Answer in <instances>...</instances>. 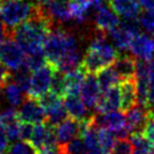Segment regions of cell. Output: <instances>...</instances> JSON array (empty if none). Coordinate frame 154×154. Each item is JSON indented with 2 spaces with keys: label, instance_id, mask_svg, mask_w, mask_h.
Instances as JSON below:
<instances>
[{
  "label": "cell",
  "instance_id": "cell-31",
  "mask_svg": "<svg viewBox=\"0 0 154 154\" xmlns=\"http://www.w3.org/2000/svg\"><path fill=\"white\" fill-rule=\"evenodd\" d=\"M149 107H154V59L151 60L150 86H149Z\"/></svg>",
  "mask_w": 154,
  "mask_h": 154
},
{
  "label": "cell",
  "instance_id": "cell-3",
  "mask_svg": "<svg viewBox=\"0 0 154 154\" xmlns=\"http://www.w3.org/2000/svg\"><path fill=\"white\" fill-rule=\"evenodd\" d=\"M54 71L55 68L50 63H46L42 68L33 71V74L30 75V85L27 97L38 100L41 97L47 94L51 90Z\"/></svg>",
  "mask_w": 154,
  "mask_h": 154
},
{
  "label": "cell",
  "instance_id": "cell-6",
  "mask_svg": "<svg viewBox=\"0 0 154 154\" xmlns=\"http://www.w3.org/2000/svg\"><path fill=\"white\" fill-rule=\"evenodd\" d=\"M18 117L23 123H30V124H39L46 122V114L43 106L41 105L37 99H33L27 97V100L20 106L18 110Z\"/></svg>",
  "mask_w": 154,
  "mask_h": 154
},
{
  "label": "cell",
  "instance_id": "cell-7",
  "mask_svg": "<svg viewBox=\"0 0 154 154\" xmlns=\"http://www.w3.org/2000/svg\"><path fill=\"white\" fill-rule=\"evenodd\" d=\"M91 123L96 128H106L111 132H118L126 125V116L123 112L109 111V112H97L90 117Z\"/></svg>",
  "mask_w": 154,
  "mask_h": 154
},
{
  "label": "cell",
  "instance_id": "cell-4",
  "mask_svg": "<svg viewBox=\"0 0 154 154\" xmlns=\"http://www.w3.org/2000/svg\"><path fill=\"white\" fill-rule=\"evenodd\" d=\"M26 54L22 46L9 35L0 45V62L13 71L25 64Z\"/></svg>",
  "mask_w": 154,
  "mask_h": 154
},
{
  "label": "cell",
  "instance_id": "cell-1",
  "mask_svg": "<svg viewBox=\"0 0 154 154\" xmlns=\"http://www.w3.org/2000/svg\"><path fill=\"white\" fill-rule=\"evenodd\" d=\"M44 51L47 63L55 66V64L66 55L79 52L75 36L69 30L62 28L51 29L44 44Z\"/></svg>",
  "mask_w": 154,
  "mask_h": 154
},
{
  "label": "cell",
  "instance_id": "cell-39",
  "mask_svg": "<svg viewBox=\"0 0 154 154\" xmlns=\"http://www.w3.org/2000/svg\"><path fill=\"white\" fill-rule=\"evenodd\" d=\"M152 39H153V43H154V35H153V37H152Z\"/></svg>",
  "mask_w": 154,
  "mask_h": 154
},
{
  "label": "cell",
  "instance_id": "cell-8",
  "mask_svg": "<svg viewBox=\"0 0 154 154\" xmlns=\"http://www.w3.org/2000/svg\"><path fill=\"white\" fill-rule=\"evenodd\" d=\"M101 88L99 86L98 78L94 73H87L86 79L83 81L81 91V99L89 110H94L97 107L99 99L101 97Z\"/></svg>",
  "mask_w": 154,
  "mask_h": 154
},
{
  "label": "cell",
  "instance_id": "cell-30",
  "mask_svg": "<svg viewBox=\"0 0 154 154\" xmlns=\"http://www.w3.org/2000/svg\"><path fill=\"white\" fill-rule=\"evenodd\" d=\"M142 134L149 140L151 144H154V116L152 115V111H151V115L147 119V123H146Z\"/></svg>",
  "mask_w": 154,
  "mask_h": 154
},
{
  "label": "cell",
  "instance_id": "cell-18",
  "mask_svg": "<svg viewBox=\"0 0 154 154\" xmlns=\"http://www.w3.org/2000/svg\"><path fill=\"white\" fill-rule=\"evenodd\" d=\"M63 101L70 117L81 122L90 118V116H88V108L86 107L83 100L79 97V94H65Z\"/></svg>",
  "mask_w": 154,
  "mask_h": 154
},
{
  "label": "cell",
  "instance_id": "cell-26",
  "mask_svg": "<svg viewBox=\"0 0 154 154\" xmlns=\"http://www.w3.org/2000/svg\"><path fill=\"white\" fill-rule=\"evenodd\" d=\"M138 22L142 28H144L147 33L154 35V9L145 10L144 14H141Z\"/></svg>",
  "mask_w": 154,
  "mask_h": 154
},
{
  "label": "cell",
  "instance_id": "cell-29",
  "mask_svg": "<svg viewBox=\"0 0 154 154\" xmlns=\"http://www.w3.org/2000/svg\"><path fill=\"white\" fill-rule=\"evenodd\" d=\"M0 119H1V122H2L5 125L10 124V123H13L15 120L19 119V117H18V111L15 109V107L6 108V109L0 111Z\"/></svg>",
  "mask_w": 154,
  "mask_h": 154
},
{
  "label": "cell",
  "instance_id": "cell-13",
  "mask_svg": "<svg viewBox=\"0 0 154 154\" xmlns=\"http://www.w3.org/2000/svg\"><path fill=\"white\" fill-rule=\"evenodd\" d=\"M94 16L96 28L101 29L103 32H107V33L108 30H110L111 28H114L115 26L120 24L118 15L114 10H110L108 7L103 6V5L96 8Z\"/></svg>",
  "mask_w": 154,
  "mask_h": 154
},
{
  "label": "cell",
  "instance_id": "cell-24",
  "mask_svg": "<svg viewBox=\"0 0 154 154\" xmlns=\"http://www.w3.org/2000/svg\"><path fill=\"white\" fill-rule=\"evenodd\" d=\"M30 70L27 68V65L24 64L22 68L16 71L15 78H14V82L19 86V88L27 94L29 90V85H30Z\"/></svg>",
  "mask_w": 154,
  "mask_h": 154
},
{
  "label": "cell",
  "instance_id": "cell-25",
  "mask_svg": "<svg viewBox=\"0 0 154 154\" xmlns=\"http://www.w3.org/2000/svg\"><path fill=\"white\" fill-rule=\"evenodd\" d=\"M134 145L131 140L127 138H118L114 144L110 154H133Z\"/></svg>",
  "mask_w": 154,
  "mask_h": 154
},
{
  "label": "cell",
  "instance_id": "cell-21",
  "mask_svg": "<svg viewBox=\"0 0 154 154\" xmlns=\"http://www.w3.org/2000/svg\"><path fill=\"white\" fill-rule=\"evenodd\" d=\"M24 91H23L19 86H17L14 81H10L7 86L4 88V96L6 100L11 107H18L22 106L24 103Z\"/></svg>",
  "mask_w": 154,
  "mask_h": 154
},
{
  "label": "cell",
  "instance_id": "cell-16",
  "mask_svg": "<svg viewBox=\"0 0 154 154\" xmlns=\"http://www.w3.org/2000/svg\"><path fill=\"white\" fill-rule=\"evenodd\" d=\"M69 9L72 20L78 24L86 23L90 17V14L96 11V7L92 4V0H69Z\"/></svg>",
  "mask_w": 154,
  "mask_h": 154
},
{
  "label": "cell",
  "instance_id": "cell-33",
  "mask_svg": "<svg viewBox=\"0 0 154 154\" xmlns=\"http://www.w3.org/2000/svg\"><path fill=\"white\" fill-rule=\"evenodd\" d=\"M9 146V140L6 135L5 125L0 126V154H4Z\"/></svg>",
  "mask_w": 154,
  "mask_h": 154
},
{
  "label": "cell",
  "instance_id": "cell-20",
  "mask_svg": "<svg viewBox=\"0 0 154 154\" xmlns=\"http://www.w3.org/2000/svg\"><path fill=\"white\" fill-rule=\"evenodd\" d=\"M98 78L99 86L101 88V91H106L107 89L111 88V87L116 86L118 82H122L119 75L117 74V72L115 71V69L112 68V65L106 66L103 70H100L97 74Z\"/></svg>",
  "mask_w": 154,
  "mask_h": 154
},
{
  "label": "cell",
  "instance_id": "cell-32",
  "mask_svg": "<svg viewBox=\"0 0 154 154\" xmlns=\"http://www.w3.org/2000/svg\"><path fill=\"white\" fill-rule=\"evenodd\" d=\"M34 129V124L30 123H23L22 122V128H20V140L25 142H29L32 134Z\"/></svg>",
  "mask_w": 154,
  "mask_h": 154
},
{
  "label": "cell",
  "instance_id": "cell-10",
  "mask_svg": "<svg viewBox=\"0 0 154 154\" xmlns=\"http://www.w3.org/2000/svg\"><path fill=\"white\" fill-rule=\"evenodd\" d=\"M150 115L151 108L141 103H136L128 111H126V125L131 133H143Z\"/></svg>",
  "mask_w": 154,
  "mask_h": 154
},
{
  "label": "cell",
  "instance_id": "cell-19",
  "mask_svg": "<svg viewBox=\"0 0 154 154\" xmlns=\"http://www.w3.org/2000/svg\"><path fill=\"white\" fill-rule=\"evenodd\" d=\"M87 72L81 65L68 73H64L65 94H79L81 91ZM64 94V96H65Z\"/></svg>",
  "mask_w": 154,
  "mask_h": 154
},
{
  "label": "cell",
  "instance_id": "cell-27",
  "mask_svg": "<svg viewBox=\"0 0 154 154\" xmlns=\"http://www.w3.org/2000/svg\"><path fill=\"white\" fill-rule=\"evenodd\" d=\"M20 128H22V122L18 119L10 124L5 125L6 135L8 137L9 142H15L20 140Z\"/></svg>",
  "mask_w": 154,
  "mask_h": 154
},
{
  "label": "cell",
  "instance_id": "cell-36",
  "mask_svg": "<svg viewBox=\"0 0 154 154\" xmlns=\"http://www.w3.org/2000/svg\"><path fill=\"white\" fill-rule=\"evenodd\" d=\"M37 4H41V5H44V4H46L47 1H50V0H35Z\"/></svg>",
  "mask_w": 154,
  "mask_h": 154
},
{
  "label": "cell",
  "instance_id": "cell-37",
  "mask_svg": "<svg viewBox=\"0 0 154 154\" xmlns=\"http://www.w3.org/2000/svg\"><path fill=\"white\" fill-rule=\"evenodd\" d=\"M149 154H154V144H151V149L149 151Z\"/></svg>",
  "mask_w": 154,
  "mask_h": 154
},
{
  "label": "cell",
  "instance_id": "cell-2",
  "mask_svg": "<svg viewBox=\"0 0 154 154\" xmlns=\"http://www.w3.org/2000/svg\"><path fill=\"white\" fill-rule=\"evenodd\" d=\"M38 9V4L35 0H7L0 9V17L9 29L34 16Z\"/></svg>",
  "mask_w": 154,
  "mask_h": 154
},
{
  "label": "cell",
  "instance_id": "cell-38",
  "mask_svg": "<svg viewBox=\"0 0 154 154\" xmlns=\"http://www.w3.org/2000/svg\"><path fill=\"white\" fill-rule=\"evenodd\" d=\"M151 111H152V115H153V116H154V108H153V107L151 108Z\"/></svg>",
  "mask_w": 154,
  "mask_h": 154
},
{
  "label": "cell",
  "instance_id": "cell-34",
  "mask_svg": "<svg viewBox=\"0 0 154 154\" xmlns=\"http://www.w3.org/2000/svg\"><path fill=\"white\" fill-rule=\"evenodd\" d=\"M9 32H10V29L5 25L2 20H0V45L9 36Z\"/></svg>",
  "mask_w": 154,
  "mask_h": 154
},
{
  "label": "cell",
  "instance_id": "cell-40",
  "mask_svg": "<svg viewBox=\"0 0 154 154\" xmlns=\"http://www.w3.org/2000/svg\"><path fill=\"white\" fill-rule=\"evenodd\" d=\"M4 154H6V153H4Z\"/></svg>",
  "mask_w": 154,
  "mask_h": 154
},
{
  "label": "cell",
  "instance_id": "cell-22",
  "mask_svg": "<svg viewBox=\"0 0 154 154\" xmlns=\"http://www.w3.org/2000/svg\"><path fill=\"white\" fill-rule=\"evenodd\" d=\"M98 136H99V144L103 154H110L114 144H115V134L109 129L100 128L98 129Z\"/></svg>",
  "mask_w": 154,
  "mask_h": 154
},
{
  "label": "cell",
  "instance_id": "cell-28",
  "mask_svg": "<svg viewBox=\"0 0 154 154\" xmlns=\"http://www.w3.org/2000/svg\"><path fill=\"white\" fill-rule=\"evenodd\" d=\"M8 154H36V149L29 142H18L9 149Z\"/></svg>",
  "mask_w": 154,
  "mask_h": 154
},
{
  "label": "cell",
  "instance_id": "cell-23",
  "mask_svg": "<svg viewBox=\"0 0 154 154\" xmlns=\"http://www.w3.org/2000/svg\"><path fill=\"white\" fill-rule=\"evenodd\" d=\"M60 146L63 154H85V152H86V145H85V142H83L81 135L74 137L66 144Z\"/></svg>",
  "mask_w": 154,
  "mask_h": 154
},
{
  "label": "cell",
  "instance_id": "cell-14",
  "mask_svg": "<svg viewBox=\"0 0 154 154\" xmlns=\"http://www.w3.org/2000/svg\"><path fill=\"white\" fill-rule=\"evenodd\" d=\"M110 8L125 19H137L141 16V5L138 0H110Z\"/></svg>",
  "mask_w": 154,
  "mask_h": 154
},
{
  "label": "cell",
  "instance_id": "cell-5",
  "mask_svg": "<svg viewBox=\"0 0 154 154\" xmlns=\"http://www.w3.org/2000/svg\"><path fill=\"white\" fill-rule=\"evenodd\" d=\"M151 60L137 59L136 86H137V103L149 107V86H150ZM150 108V107H149Z\"/></svg>",
  "mask_w": 154,
  "mask_h": 154
},
{
  "label": "cell",
  "instance_id": "cell-17",
  "mask_svg": "<svg viewBox=\"0 0 154 154\" xmlns=\"http://www.w3.org/2000/svg\"><path fill=\"white\" fill-rule=\"evenodd\" d=\"M120 108V89L114 86L103 91L99 99L96 110L97 112H109Z\"/></svg>",
  "mask_w": 154,
  "mask_h": 154
},
{
  "label": "cell",
  "instance_id": "cell-9",
  "mask_svg": "<svg viewBox=\"0 0 154 154\" xmlns=\"http://www.w3.org/2000/svg\"><path fill=\"white\" fill-rule=\"evenodd\" d=\"M85 122V120H83ZM83 122L72 117H66L63 122L55 126V135L57 144L63 145L73 140L74 137L80 136L83 127Z\"/></svg>",
  "mask_w": 154,
  "mask_h": 154
},
{
  "label": "cell",
  "instance_id": "cell-12",
  "mask_svg": "<svg viewBox=\"0 0 154 154\" xmlns=\"http://www.w3.org/2000/svg\"><path fill=\"white\" fill-rule=\"evenodd\" d=\"M111 65L115 69L117 74L119 75L122 81L136 78L137 59L133 54L132 55H129V54L118 55L115 62Z\"/></svg>",
  "mask_w": 154,
  "mask_h": 154
},
{
  "label": "cell",
  "instance_id": "cell-11",
  "mask_svg": "<svg viewBox=\"0 0 154 154\" xmlns=\"http://www.w3.org/2000/svg\"><path fill=\"white\" fill-rule=\"evenodd\" d=\"M129 51L136 59L141 60H152L154 54V43L153 39L146 34L140 33L133 38L129 45Z\"/></svg>",
  "mask_w": 154,
  "mask_h": 154
},
{
  "label": "cell",
  "instance_id": "cell-35",
  "mask_svg": "<svg viewBox=\"0 0 154 154\" xmlns=\"http://www.w3.org/2000/svg\"><path fill=\"white\" fill-rule=\"evenodd\" d=\"M141 7L144 10H151L154 9V0H138Z\"/></svg>",
  "mask_w": 154,
  "mask_h": 154
},
{
  "label": "cell",
  "instance_id": "cell-15",
  "mask_svg": "<svg viewBox=\"0 0 154 154\" xmlns=\"http://www.w3.org/2000/svg\"><path fill=\"white\" fill-rule=\"evenodd\" d=\"M120 110L128 111L137 103V86L136 78L122 81L120 85Z\"/></svg>",
  "mask_w": 154,
  "mask_h": 154
}]
</instances>
